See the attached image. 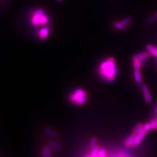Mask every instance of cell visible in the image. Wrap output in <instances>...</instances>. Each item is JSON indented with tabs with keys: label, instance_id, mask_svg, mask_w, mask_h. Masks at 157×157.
I'll return each mask as SVG.
<instances>
[{
	"label": "cell",
	"instance_id": "20",
	"mask_svg": "<svg viewBox=\"0 0 157 157\" xmlns=\"http://www.w3.org/2000/svg\"><path fill=\"white\" fill-rule=\"evenodd\" d=\"M57 1H61L62 0H57Z\"/></svg>",
	"mask_w": 157,
	"mask_h": 157
},
{
	"label": "cell",
	"instance_id": "21",
	"mask_svg": "<svg viewBox=\"0 0 157 157\" xmlns=\"http://www.w3.org/2000/svg\"><path fill=\"white\" fill-rule=\"evenodd\" d=\"M118 157H121V156H118ZM123 157V156H122Z\"/></svg>",
	"mask_w": 157,
	"mask_h": 157
},
{
	"label": "cell",
	"instance_id": "10",
	"mask_svg": "<svg viewBox=\"0 0 157 157\" xmlns=\"http://www.w3.org/2000/svg\"><path fill=\"white\" fill-rule=\"evenodd\" d=\"M132 62H133V67L134 71H140L141 68V65H142V62L138 60L137 59L132 58Z\"/></svg>",
	"mask_w": 157,
	"mask_h": 157
},
{
	"label": "cell",
	"instance_id": "11",
	"mask_svg": "<svg viewBox=\"0 0 157 157\" xmlns=\"http://www.w3.org/2000/svg\"><path fill=\"white\" fill-rule=\"evenodd\" d=\"M44 132L47 134H48L50 136H51V137H56L58 136L57 133L55 132H54L53 130H52L50 128H45L44 129Z\"/></svg>",
	"mask_w": 157,
	"mask_h": 157
},
{
	"label": "cell",
	"instance_id": "17",
	"mask_svg": "<svg viewBox=\"0 0 157 157\" xmlns=\"http://www.w3.org/2000/svg\"><path fill=\"white\" fill-rule=\"evenodd\" d=\"M154 17L157 19V12H155V13L154 15Z\"/></svg>",
	"mask_w": 157,
	"mask_h": 157
},
{
	"label": "cell",
	"instance_id": "8",
	"mask_svg": "<svg viewBox=\"0 0 157 157\" xmlns=\"http://www.w3.org/2000/svg\"><path fill=\"white\" fill-rule=\"evenodd\" d=\"M134 78L136 83L139 84H142V76H141V73L140 71H134Z\"/></svg>",
	"mask_w": 157,
	"mask_h": 157
},
{
	"label": "cell",
	"instance_id": "18",
	"mask_svg": "<svg viewBox=\"0 0 157 157\" xmlns=\"http://www.w3.org/2000/svg\"><path fill=\"white\" fill-rule=\"evenodd\" d=\"M156 119H157V108H156Z\"/></svg>",
	"mask_w": 157,
	"mask_h": 157
},
{
	"label": "cell",
	"instance_id": "14",
	"mask_svg": "<svg viewBox=\"0 0 157 157\" xmlns=\"http://www.w3.org/2000/svg\"><path fill=\"white\" fill-rule=\"evenodd\" d=\"M156 18L154 17V16H152V17H150L147 20V25H152L156 21Z\"/></svg>",
	"mask_w": 157,
	"mask_h": 157
},
{
	"label": "cell",
	"instance_id": "6",
	"mask_svg": "<svg viewBox=\"0 0 157 157\" xmlns=\"http://www.w3.org/2000/svg\"><path fill=\"white\" fill-rule=\"evenodd\" d=\"M150 54H151L148 51H143L136 54L133 57V58L137 59L143 63L149 58V57H150Z\"/></svg>",
	"mask_w": 157,
	"mask_h": 157
},
{
	"label": "cell",
	"instance_id": "13",
	"mask_svg": "<svg viewBox=\"0 0 157 157\" xmlns=\"http://www.w3.org/2000/svg\"><path fill=\"white\" fill-rule=\"evenodd\" d=\"M50 146L54 150H61V146L57 143H55V141H51V142L50 143Z\"/></svg>",
	"mask_w": 157,
	"mask_h": 157
},
{
	"label": "cell",
	"instance_id": "19",
	"mask_svg": "<svg viewBox=\"0 0 157 157\" xmlns=\"http://www.w3.org/2000/svg\"><path fill=\"white\" fill-rule=\"evenodd\" d=\"M84 157H89V155H86Z\"/></svg>",
	"mask_w": 157,
	"mask_h": 157
},
{
	"label": "cell",
	"instance_id": "7",
	"mask_svg": "<svg viewBox=\"0 0 157 157\" xmlns=\"http://www.w3.org/2000/svg\"><path fill=\"white\" fill-rule=\"evenodd\" d=\"M52 149L50 146L43 147L41 151V157H53Z\"/></svg>",
	"mask_w": 157,
	"mask_h": 157
},
{
	"label": "cell",
	"instance_id": "5",
	"mask_svg": "<svg viewBox=\"0 0 157 157\" xmlns=\"http://www.w3.org/2000/svg\"><path fill=\"white\" fill-rule=\"evenodd\" d=\"M142 92H143V98L145 101L147 103H150L152 101V96L147 86L146 85L142 86Z\"/></svg>",
	"mask_w": 157,
	"mask_h": 157
},
{
	"label": "cell",
	"instance_id": "4",
	"mask_svg": "<svg viewBox=\"0 0 157 157\" xmlns=\"http://www.w3.org/2000/svg\"><path fill=\"white\" fill-rule=\"evenodd\" d=\"M50 32V28L49 26H46L40 28L37 31V36L41 40H45L48 37Z\"/></svg>",
	"mask_w": 157,
	"mask_h": 157
},
{
	"label": "cell",
	"instance_id": "1",
	"mask_svg": "<svg viewBox=\"0 0 157 157\" xmlns=\"http://www.w3.org/2000/svg\"><path fill=\"white\" fill-rule=\"evenodd\" d=\"M98 72L100 77L104 82H113L118 73V69L114 58L109 57L102 61L98 66Z\"/></svg>",
	"mask_w": 157,
	"mask_h": 157
},
{
	"label": "cell",
	"instance_id": "16",
	"mask_svg": "<svg viewBox=\"0 0 157 157\" xmlns=\"http://www.w3.org/2000/svg\"><path fill=\"white\" fill-rule=\"evenodd\" d=\"M96 146H97V140L95 138H92L90 141V147L92 149V148H94V147H96Z\"/></svg>",
	"mask_w": 157,
	"mask_h": 157
},
{
	"label": "cell",
	"instance_id": "3",
	"mask_svg": "<svg viewBox=\"0 0 157 157\" xmlns=\"http://www.w3.org/2000/svg\"><path fill=\"white\" fill-rule=\"evenodd\" d=\"M88 100L86 91L82 88L75 89L69 96V100L72 103L77 105L84 104Z\"/></svg>",
	"mask_w": 157,
	"mask_h": 157
},
{
	"label": "cell",
	"instance_id": "9",
	"mask_svg": "<svg viewBox=\"0 0 157 157\" xmlns=\"http://www.w3.org/2000/svg\"><path fill=\"white\" fill-rule=\"evenodd\" d=\"M146 49L147 51L154 57L157 58V48L155 47V46L151 45V44H148L146 46Z\"/></svg>",
	"mask_w": 157,
	"mask_h": 157
},
{
	"label": "cell",
	"instance_id": "15",
	"mask_svg": "<svg viewBox=\"0 0 157 157\" xmlns=\"http://www.w3.org/2000/svg\"><path fill=\"white\" fill-rule=\"evenodd\" d=\"M132 21V18L130 17H128L124 19H123L122 21H121L122 23L124 25V26H127L128 25H129Z\"/></svg>",
	"mask_w": 157,
	"mask_h": 157
},
{
	"label": "cell",
	"instance_id": "2",
	"mask_svg": "<svg viewBox=\"0 0 157 157\" xmlns=\"http://www.w3.org/2000/svg\"><path fill=\"white\" fill-rule=\"evenodd\" d=\"M30 25L35 27L49 26L50 18L47 13L41 8H37L31 12L29 18Z\"/></svg>",
	"mask_w": 157,
	"mask_h": 157
},
{
	"label": "cell",
	"instance_id": "12",
	"mask_svg": "<svg viewBox=\"0 0 157 157\" xmlns=\"http://www.w3.org/2000/svg\"><path fill=\"white\" fill-rule=\"evenodd\" d=\"M114 27H115V28L119 29V30H123L125 28L126 26H124L122 23V22H113L112 23Z\"/></svg>",
	"mask_w": 157,
	"mask_h": 157
}]
</instances>
